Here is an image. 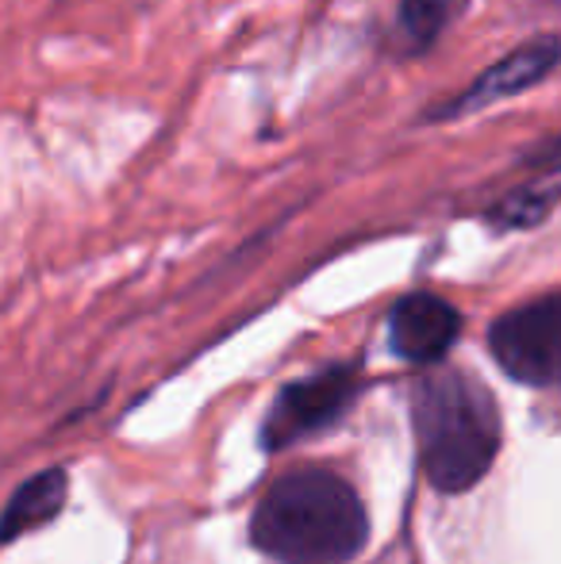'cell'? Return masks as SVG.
Masks as SVG:
<instances>
[{"instance_id": "obj_7", "label": "cell", "mask_w": 561, "mask_h": 564, "mask_svg": "<svg viewBox=\"0 0 561 564\" xmlns=\"http://www.w3.org/2000/svg\"><path fill=\"white\" fill-rule=\"evenodd\" d=\"M66 473L62 468H46L35 480H28L12 499H8L4 514H0V542H15L20 534L46 527L66 503Z\"/></svg>"}, {"instance_id": "obj_6", "label": "cell", "mask_w": 561, "mask_h": 564, "mask_svg": "<svg viewBox=\"0 0 561 564\" xmlns=\"http://www.w3.org/2000/svg\"><path fill=\"white\" fill-rule=\"evenodd\" d=\"M457 330H462V315L454 304L431 292H412L404 296L389 315V341L404 361L427 365L446 357L454 346Z\"/></svg>"}, {"instance_id": "obj_2", "label": "cell", "mask_w": 561, "mask_h": 564, "mask_svg": "<svg viewBox=\"0 0 561 564\" xmlns=\"http://www.w3.org/2000/svg\"><path fill=\"white\" fill-rule=\"evenodd\" d=\"M420 465L439 491H470L500 449V411L481 380L457 369L431 372L412 392Z\"/></svg>"}, {"instance_id": "obj_5", "label": "cell", "mask_w": 561, "mask_h": 564, "mask_svg": "<svg viewBox=\"0 0 561 564\" xmlns=\"http://www.w3.org/2000/svg\"><path fill=\"white\" fill-rule=\"evenodd\" d=\"M558 66H561V39L535 35V39H527V43H519L516 51L504 54L500 62H493L470 89H462L450 105L431 112V119H462V116L481 112V108H488V105H500V100H508V97H519V93L547 82Z\"/></svg>"}, {"instance_id": "obj_10", "label": "cell", "mask_w": 561, "mask_h": 564, "mask_svg": "<svg viewBox=\"0 0 561 564\" xmlns=\"http://www.w3.org/2000/svg\"><path fill=\"white\" fill-rule=\"evenodd\" d=\"M527 165L539 173H561V134L547 139L542 147H535L531 154H527Z\"/></svg>"}, {"instance_id": "obj_1", "label": "cell", "mask_w": 561, "mask_h": 564, "mask_svg": "<svg viewBox=\"0 0 561 564\" xmlns=\"http://www.w3.org/2000/svg\"><path fill=\"white\" fill-rule=\"evenodd\" d=\"M366 538L369 519L358 491L327 468L284 473L250 519V542L281 564H346Z\"/></svg>"}, {"instance_id": "obj_3", "label": "cell", "mask_w": 561, "mask_h": 564, "mask_svg": "<svg viewBox=\"0 0 561 564\" xmlns=\"http://www.w3.org/2000/svg\"><path fill=\"white\" fill-rule=\"evenodd\" d=\"M488 349L496 365L519 384L558 388L561 384V292L511 307L493 323Z\"/></svg>"}, {"instance_id": "obj_9", "label": "cell", "mask_w": 561, "mask_h": 564, "mask_svg": "<svg viewBox=\"0 0 561 564\" xmlns=\"http://www.w3.org/2000/svg\"><path fill=\"white\" fill-rule=\"evenodd\" d=\"M450 12V0H400V28L416 46H431Z\"/></svg>"}, {"instance_id": "obj_4", "label": "cell", "mask_w": 561, "mask_h": 564, "mask_svg": "<svg viewBox=\"0 0 561 564\" xmlns=\"http://www.w3.org/2000/svg\"><path fill=\"white\" fill-rule=\"evenodd\" d=\"M354 392H358L354 369H323L308 380H292L266 415L262 446L284 449L308 434L323 431V426L338 423V415L350 408Z\"/></svg>"}, {"instance_id": "obj_8", "label": "cell", "mask_w": 561, "mask_h": 564, "mask_svg": "<svg viewBox=\"0 0 561 564\" xmlns=\"http://www.w3.org/2000/svg\"><path fill=\"white\" fill-rule=\"evenodd\" d=\"M561 204V185L558 181H539V185H527L508 193L493 212H488V224L500 227V230H524L535 227L550 216Z\"/></svg>"}]
</instances>
